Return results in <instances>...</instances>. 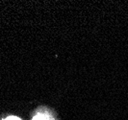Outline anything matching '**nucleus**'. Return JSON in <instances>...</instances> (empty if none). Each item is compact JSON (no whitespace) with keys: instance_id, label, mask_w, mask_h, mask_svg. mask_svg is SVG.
I'll return each instance as SVG.
<instances>
[{"instance_id":"2","label":"nucleus","mask_w":128,"mask_h":120,"mask_svg":"<svg viewBox=\"0 0 128 120\" xmlns=\"http://www.w3.org/2000/svg\"><path fill=\"white\" fill-rule=\"evenodd\" d=\"M5 120H21V119H19L18 117H16V116H9Z\"/></svg>"},{"instance_id":"1","label":"nucleus","mask_w":128,"mask_h":120,"mask_svg":"<svg viewBox=\"0 0 128 120\" xmlns=\"http://www.w3.org/2000/svg\"><path fill=\"white\" fill-rule=\"evenodd\" d=\"M33 120H50L49 119V117L44 114H38L34 118Z\"/></svg>"}]
</instances>
